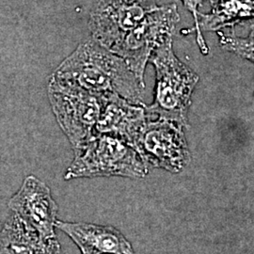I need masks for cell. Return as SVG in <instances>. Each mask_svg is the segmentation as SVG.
I'll return each mask as SVG.
<instances>
[{
    "label": "cell",
    "mask_w": 254,
    "mask_h": 254,
    "mask_svg": "<svg viewBox=\"0 0 254 254\" xmlns=\"http://www.w3.org/2000/svg\"><path fill=\"white\" fill-rule=\"evenodd\" d=\"M0 254H46L36 232L11 213L0 230Z\"/></svg>",
    "instance_id": "12"
},
{
    "label": "cell",
    "mask_w": 254,
    "mask_h": 254,
    "mask_svg": "<svg viewBox=\"0 0 254 254\" xmlns=\"http://www.w3.org/2000/svg\"><path fill=\"white\" fill-rule=\"evenodd\" d=\"M56 228L69 236L82 254H135L127 238L111 226L57 219Z\"/></svg>",
    "instance_id": "10"
},
{
    "label": "cell",
    "mask_w": 254,
    "mask_h": 254,
    "mask_svg": "<svg viewBox=\"0 0 254 254\" xmlns=\"http://www.w3.org/2000/svg\"><path fill=\"white\" fill-rule=\"evenodd\" d=\"M64 175L65 180L75 178L121 176L143 178L148 166L126 140L109 134L92 136L79 149Z\"/></svg>",
    "instance_id": "3"
},
{
    "label": "cell",
    "mask_w": 254,
    "mask_h": 254,
    "mask_svg": "<svg viewBox=\"0 0 254 254\" xmlns=\"http://www.w3.org/2000/svg\"><path fill=\"white\" fill-rule=\"evenodd\" d=\"M254 0H218L208 14L198 13L197 43L201 53L208 54V47L201 31H218L224 27H234L245 20L254 18Z\"/></svg>",
    "instance_id": "11"
},
{
    "label": "cell",
    "mask_w": 254,
    "mask_h": 254,
    "mask_svg": "<svg viewBox=\"0 0 254 254\" xmlns=\"http://www.w3.org/2000/svg\"><path fill=\"white\" fill-rule=\"evenodd\" d=\"M8 207L32 228L46 248V254H59L61 245L55 233L58 205L50 189L33 175H28L9 199Z\"/></svg>",
    "instance_id": "7"
},
{
    "label": "cell",
    "mask_w": 254,
    "mask_h": 254,
    "mask_svg": "<svg viewBox=\"0 0 254 254\" xmlns=\"http://www.w3.org/2000/svg\"><path fill=\"white\" fill-rule=\"evenodd\" d=\"M220 45L229 51L254 62V30L248 38H239L235 35H224L219 32Z\"/></svg>",
    "instance_id": "13"
},
{
    "label": "cell",
    "mask_w": 254,
    "mask_h": 254,
    "mask_svg": "<svg viewBox=\"0 0 254 254\" xmlns=\"http://www.w3.org/2000/svg\"><path fill=\"white\" fill-rule=\"evenodd\" d=\"M47 93L56 119L73 151L95 136L106 93L91 92L53 76L48 83Z\"/></svg>",
    "instance_id": "4"
},
{
    "label": "cell",
    "mask_w": 254,
    "mask_h": 254,
    "mask_svg": "<svg viewBox=\"0 0 254 254\" xmlns=\"http://www.w3.org/2000/svg\"><path fill=\"white\" fill-rule=\"evenodd\" d=\"M155 0H99L91 12V39L110 49L157 9Z\"/></svg>",
    "instance_id": "8"
},
{
    "label": "cell",
    "mask_w": 254,
    "mask_h": 254,
    "mask_svg": "<svg viewBox=\"0 0 254 254\" xmlns=\"http://www.w3.org/2000/svg\"><path fill=\"white\" fill-rule=\"evenodd\" d=\"M179 21L175 4L159 6L109 50L124 59L137 79L144 84V71L150 56L165 38L173 36Z\"/></svg>",
    "instance_id": "6"
},
{
    "label": "cell",
    "mask_w": 254,
    "mask_h": 254,
    "mask_svg": "<svg viewBox=\"0 0 254 254\" xmlns=\"http://www.w3.org/2000/svg\"><path fill=\"white\" fill-rule=\"evenodd\" d=\"M149 118L144 104H132L118 94L106 93L105 105L95 127V135L119 136L132 146Z\"/></svg>",
    "instance_id": "9"
},
{
    "label": "cell",
    "mask_w": 254,
    "mask_h": 254,
    "mask_svg": "<svg viewBox=\"0 0 254 254\" xmlns=\"http://www.w3.org/2000/svg\"><path fill=\"white\" fill-rule=\"evenodd\" d=\"M149 61L155 67L156 86L154 104L145 106L146 113L189 127L188 110L199 76L176 58L173 36L165 38L154 48Z\"/></svg>",
    "instance_id": "2"
},
{
    "label": "cell",
    "mask_w": 254,
    "mask_h": 254,
    "mask_svg": "<svg viewBox=\"0 0 254 254\" xmlns=\"http://www.w3.org/2000/svg\"><path fill=\"white\" fill-rule=\"evenodd\" d=\"M205 0H182V2L184 3V5L186 6V8L189 9L190 11L192 12L194 20H195V24L197 26V21H198V13H199V7L202 4V2ZM212 1V0H211Z\"/></svg>",
    "instance_id": "14"
},
{
    "label": "cell",
    "mask_w": 254,
    "mask_h": 254,
    "mask_svg": "<svg viewBox=\"0 0 254 254\" xmlns=\"http://www.w3.org/2000/svg\"><path fill=\"white\" fill-rule=\"evenodd\" d=\"M51 76L91 92L115 93L132 104H143L145 85L137 79L124 59L93 39L79 45Z\"/></svg>",
    "instance_id": "1"
},
{
    "label": "cell",
    "mask_w": 254,
    "mask_h": 254,
    "mask_svg": "<svg viewBox=\"0 0 254 254\" xmlns=\"http://www.w3.org/2000/svg\"><path fill=\"white\" fill-rule=\"evenodd\" d=\"M132 147L146 165L170 173L182 172L190 162L184 127L176 122L151 117L139 131Z\"/></svg>",
    "instance_id": "5"
}]
</instances>
